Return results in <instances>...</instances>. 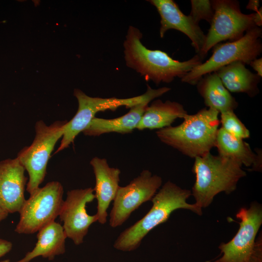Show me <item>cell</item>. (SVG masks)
Returning a JSON list of instances; mask_svg holds the SVG:
<instances>
[{
  "label": "cell",
  "mask_w": 262,
  "mask_h": 262,
  "mask_svg": "<svg viewBox=\"0 0 262 262\" xmlns=\"http://www.w3.org/2000/svg\"><path fill=\"white\" fill-rule=\"evenodd\" d=\"M140 31L130 26L123 44L126 65L135 70L147 81L155 84L169 83L176 77L182 78L201 64L202 58L196 54L190 59L180 62L160 50H151L142 43Z\"/></svg>",
  "instance_id": "cell-1"
},
{
  "label": "cell",
  "mask_w": 262,
  "mask_h": 262,
  "mask_svg": "<svg viewBox=\"0 0 262 262\" xmlns=\"http://www.w3.org/2000/svg\"><path fill=\"white\" fill-rule=\"evenodd\" d=\"M191 195L192 192L188 189L181 188L170 181L165 183L151 199L152 206L149 211L140 220L120 234L115 241L114 247L123 251L136 249L148 232L167 221L175 210H188L201 215L202 209L195 203L187 202Z\"/></svg>",
  "instance_id": "cell-2"
},
{
  "label": "cell",
  "mask_w": 262,
  "mask_h": 262,
  "mask_svg": "<svg viewBox=\"0 0 262 262\" xmlns=\"http://www.w3.org/2000/svg\"><path fill=\"white\" fill-rule=\"evenodd\" d=\"M219 113L209 108L187 115L176 126L158 130L156 135L164 143L193 158L202 156L215 147L220 124Z\"/></svg>",
  "instance_id": "cell-3"
},
{
  "label": "cell",
  "mask_w": 262,
  "mask_h": 262,
  "mask_svg": "<svg viewBox=\"0 0 262 262\" xmlns=\"http://www.w3.org/2000/svg\"><path fill=\"white\" fill-rule=\"evenodd\" d=\"M193 171L196 180L192 195L195 203L201 209L209 206L220 193H232L239 180L246 176L236 161L210 152L195 158Z\"/></svg>",
  "instance_id": "cell-4"
},
{
  "label": "cell",
  "mask_w": 262,
  "mask_h": 262,
  "mask_svg": "<svg viewBox=\"0 0 262 262\" xmlns=\"http://www.w3.org/2000/svg\"><path fill=\"white\" fill-rule=\"evenodd\" d=\"M170 90L167 87L153 89L147 85L146 92L143 94L126 98L115 97L102 98L91 97L79 89L74 91V96L78 102V110L73 117L66 123L61 143L56 153L68 147L74 142L76 136L88 126L97 113L109 110L115 111L120 106L127 108L144 101L150 102Z\"/></svg>",
  "instance_id": "cell-5"
},
{
  "label": "cell",
  "mask_w": 262,
  "mask_h": 262,
  "mask_svg": "<svg viewBox=\"0 0 262 262\" xmlns=\"http://www.w3.org/2000/svg\"><path fill=\"white\" fill-rule=\"evenodd\" d=\"M67 122L57 121L48 126L42 120L37 121L33 143L17 154L16 158L29 176L26 190L30 195L38 189L43 181L50 154L57 142L62 137Z\"/></svg>",
  "instance_id": "cell-6"
},
{
  "label": "cell",
  "mask_w": 262,
  "mask_h": 262,
  "mask_svg": "<svg viewBox=\"0 0 262 262\" xmlns=\"http://www.w3.org/2000/svg\"><path fill=\"white\" fill-rule=\"evenodd\" d=\"M261 36V29L255 26L236 40L216 45L211 57L184 76L181 81L194 85L204 75L232 63L241 62L249 65L262 52Z\"/></svg>",
  "instance_id": "cell-7"
},
{
  "label": "cell",
  "mask_w": 262,
  "mask_h": 262,
  "mask_svg": "<svg viewBox=\"0 0 262 262\" xmlns=\"http://www.w3.org/2000/svg\"><path fill=\"white\" fill-rule=\"evenodd\" d=\"M63 187L57 181L39 187L26 199L20 212L15 231L19 234H33L55 221L64 200Z\"/></svg>",
  "instance_id": "cell-8"
},
{
  "label": "cell",
  "mask_w": 262,
  "mask_h": 262,
  "mask_svg": "<svg viewBox=\"0 0 262 262\" xmlns=\"http://www.w3.org/2000/svg\"><path fill=\"white\" fill-rule=\"evenodd\" d=\"M213 16L204 46L199 55L202 59L213 47L223 41L236 40L244 33L256 26L254 13L241 12L238 1L230 0L212 1Z\"/></svg>",
  "instance_id": "cell-9"
},
{
  "label": "cell",
  "mask_w": 262,
  "mask_h": 262,
  "mask_svg": "<svg viewBox=\"0 0 262 262\" xmlns=\"http://www.w3.org/2000/svg\"><path fill=\"white\" fill-rule=\"evenodd\" d=\"M162 184L161 177L144 170L127 185L119 186L110 213L109 223L115 228L122 225L131 213L143 203L151 200Z\"/></svg>",
  "instance_id": "cell-10"
},
{
  "label": "cell",
  "mask_w": 262,
  "mask_h": 262,
  "mask_svg": "<svg viewBox=\"0 0 262 262\" xmlns=\"http://www.w3.org/2000/svg\"><path fill=\"white\" fill-rule=\"evenodd\" d=\"M240 221L239 229L228 243L218 248L222 256L214 262H249L253 252L257 234L262 224V207L253 202L248 208H241L236 215Z\"/></svg>",
  "instance_id": "cell-11"
},
{
  "label": "cell",
  "mask_w": 262,
  "mask_h": 262,
  "mask_svg": "<svg viewBox=\"0 0 262 262\" xmlns=\"http://www.w3.org/2000/svg\"><path fill=\"white\" fill-rule=\"evenodd\" d=\"M94 192L92 188L68 191L59 215L67 237L76 245L83 243L90 226L98 221L96 214L89 215L86 210V204L95 198Z\"/></svg>",
  "instance_id": "cell-12"
},
{
  "label": "cell",
  "mask_w": 262,
  "mask_h": 262,
  "mask_svg": "<svg viewBox=\"0 0 262 262\" xmlns=\"http://www.w3.org/2000/svg\"><path fill=\"white\" fill-rule=\"evenodd\" d=\"M148 1L155 7L161 17L160 37H164L169 30L179 31L190 39L197 54H199L204 46L206 35L198 23L189 15H185L172 0H150Z\"/></svg>",
  "instance_id": "cell-13"
},
{
  "label": "cell",
  "mask_w": 262,
  "mask_h": 262,
  "mask_svg": "<svg viewBox=\"0 0 262 262\" xmlns=\"http://www.w3.org/2000/svg\"><path fill=\"white\" fill-rule=\"evenodd\" d=\"M16 158L0 161V207L9 213L20 212L28 178Z\"/></svg>",
  "instance_id": "cell-14"
},
{
  "label": "cell",
  "mask_w": 262,
  "mask_h": 262,
  "mask_svg": "<svg viewBox=\"0 0 262 262\" xmlns=\"http://www.w3.org/2000/svg\"><path fill=\"white\" fill-rule=\"evenodd\" d=\"M95 176L96 184L93 189L98 201L96 215L98 221L104 224L107 221V210L114 200L119 187L120 170L109 166L105 158L95 157L91 160Z\"/></svg>",
  "instance_id": "cell-15"
},
{
  "label": "cell",
  "mask_w": 262,
  "mask_h": 262,
  "mask_svg": "<svg viewBox=\"0 0 262 262\" xmlns=\"http://www.w3.org/2000/svg\"><path fill=\"white\" fill-rule=\"evenodd\" d=\"M215 147L218 155L233 160L242 166L251 167L253 170L261 171V153L256 154L248 143L230 135L222 128L218 130Z\"/></svg>",
  "instance_id": "cell-16"
},
{
  "label": "cell",
  "mask_w": 262,
  "mask_h": 262,
  "mask_svg": "<svg viewBox=\"0 0 262 262\" xmlns=\"http://www.w3.org/2000/svg\"><path fill=\"white\" fill-rule=\"evenodd\" d=\"M149 102L146 101L137 104L130 108L127 114L117 118L105 119L95 117L82 132L85 135L92 136L110 132L131 133L136 129Z\"/></svg>",
  "instance_id": "cell-17"
},
{
  "label": "cell",
  "mask_w": 262,
  "mask_h": 262,
  "mask_svg": "<svg viewBox=\"0 0 262 262\" xmlns=\"http://www.w3.org/2000/svg\"><path fill=\"white\" fill-rule=\"evenodd\" d=\"M37 241L35 247L16 262H30L39 256L52 260L56 256L65 252L67 238L63 226L54 221L37 231Z\"/></svg>",
  "instance_id": "cell-18"
},
{
  "label": "cell",
  "mask_w": 262,
  "mask_h": 262,
  "mask_svg": "<svg viewBox=\"0 0 262 262\" xmlns=\"http://www.w3.org/2000/svg\"><path fill=\"white\" fill-rule=\"evenodd\" d=\"M187 111L177 102L160 99L154 101L146 108L136 129H161L170 126L177 118H183Z\"/></svg>",
  "instance_id": "cell-19"
},
{
  "label": "cell",
  "mask_w": 262,
  "mask_h": 262,
  "mask_svg": "<svg viewBox=\"0 0 262 262\" xmlns=\"http://www.w3.org/2000/svg\"><path fill=\"white\" fill-rule=\"evenodd\" d=\"M205 104L219 113L234 111L238 103L222 83L216 72L203 76L196 83Z\"/></svg>",
  "instance_id": "cell-20"
},
{
  "label": "cell",
  "mask_w": 262,
  "mask_h": 262,
  "mask_svg": "<svg viewBox=\"0 0 262 262\" xmlns=\"http://www.w3.org/2000/svg\"><path fill=\"white\" fill-rule=\"evenodd\" d=\"M226 89L233 93L253 97L259 91L260 77L251 72L241 62H235L215 71Z\"/></svg>",
  "instance_id": "cell-21"
},
{
  "label": "cell",
  "mask_w": 262,
  "mask_h": 262,
  "mask_svg": "<svg viewBox=\"0 0 262 262\" xmlns=\"http://www.w3.org/2000/svg\"><path fill=\"white\" fill-rule=\"evenodd\" d=\"M220 123L222 128L230 135L244 139L250 137L249 131L238 118L233 111L220 113Z\"/></svg>",
  "instance_id": "cell-22"
},
{
  "label": "cell",
  "mask_w": 262,
  "mask_h": 262,
  "mask_svg": "<svg viewBox=\"0 0 262 262\" xmlns=\"http://www.w3.org/2000/svg\"><path fill=\"white\" fill-rule=\"evenodd\" d=\"M191 11L189 16L197 23L202 19L211 23L213 16L212 1L191 0Z\"/></svg>",
  "instance_id": "cell-23"
},
{
  "label": "cell",
  "mask_w": 262,
  "mask_h": 262,
  "mask_svg": "<svg viewBox=\"0 0 262 262\" xmlns=\"http://www.w3.org/2000/svg\"><path fill=\"white\" fill-rule=\"evenodd\" d=\"M249 262H262V233L256 238L254 248Z\"/></svg>",
  "instance_id": "cell-24"
},
{
  "label": "cell",
  "mask_w": 262,
  "mask_h": 262,
  "mask_svg": "<svg viewBox=\"0 0 262 262\" xmlns=\"http://www.w3.org/2000/svg\"><path fill=\"white\" fill-rule=\"evenodd\" d=\"M12 246L11 242L0 238V258L9 252Z\"/></svg>",
  "instance_id": "cell-25"
},
{
  "label": "cell",
  "mask_w": 262,
  "mask_h": 262,
  "mask_svg": "<svg viewBox=\"0 0 262 262\" xmlns=\"http://www.w3.org/2000/svg\"><path fill=\"white\" fill-rule=\"evenodd\" d=\"M254 70L257 72V75L262 77V58H256L253 60L249 64Z\"/></svg>",
  "instance_id": "cell-26"
},
{
  "label": "cell",
  "mask_w": 262,
  "mask_h": 262,
  "mask_svg": "<svg viewBox=\"0 0 262 262\" xmlns=\"http://www.w3.org/2000/svg\"><path fill=\"white\" fill-rule=\"evenodd\" d=\"M262 10L261 7L259 10L254 13L253 20L256 26L260 27L262 24Z\"/></svg>",
  "instance_id": "cell-27"
},
{
  "label": "cell",
  "mask_w": 262,
  "mask_h": 262,
  "mask_svg": "<svg viewBox=\"0 0 262 262\" xmlns=\"http://www.w3.org/2000/svg\"><path fill=\"white\" fill-rule=\"evenodd\" d=\"M247 9L257 12L260 7V1L257 0H250L246 5Z\"/></svg>",
  "instance_id": "cell-28"
},
{
  "label": "cell",
  "mask_w": 262,
  "mask_h": 262,
  "mask_svg": "<svg viewBox=\"0 0 262 262\" xmlns=\"http://www.w3.org/2000/svg\"><path fill=\"white\" fill-rule=\"evenodd\" d=\"M9 213L0 207V222L5 219L8 216Z\"/></svg>",
  "instance_id": "cell-29"
},
{
  "label": "cell",
  "mask_w": 262,
  "mask_h": 262,
  "mask_svg": "<svg viewBox=\"0 0 262 262\" xmlns=\"http://www.w3.org/2000/svg\"><path fill=\"white\" fill-rule=\"evenodd\" d=\"M0 262H10L9 260H5L2 261H1Z\"/></svg>",
  "instance_id": "cell-30"
}]
</instances>
